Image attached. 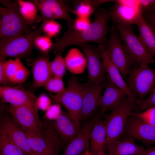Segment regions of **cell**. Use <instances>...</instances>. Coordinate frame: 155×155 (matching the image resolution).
<instances>
[{
  "label": "cell",
  "instance_id": "1",
  "mask_svg": "<svg viewBox=\"0 0 155 155\" xmlns=\"http://www.w3.org/2000/svg\"><path fill=\"white\" fill-rule=\"evenodd\" d=\"M95 18L89 27L81 32L68 27V30L61 37L56 38L51 48L56 54L68 46L83 43L93 42L105 46L106 36L111 30L108 26L109 20L108 9L100 8L95 12Z\"/></svg>",
  "mask_w": 155,
  "mask_h": 155
},
{
  "label": "cell",
  "instance_id": "2",
  "mask_svg": "<svg viewBox=\"0 0 155 155\" xmlns=\"http://www.w3.org/2000/svg\"><path fill=\"white\" fill-rule=\"evenodd\" d=\"M0 3L5 6H0V38L21 36L35 28L22 16L18 0Z\"/></svg>",
  "mask_w": 155,
  "mask_h": 155
},
{
  "label": "cell",
  "instance_id": "3",
  "mask_svg": "<svg viewBox=\"0 0 155 155\" xmlns=\"http://www.w3.org/2000/svg\"><path fill=\"white\" fill-rule=\"evenodd\" d=\"M88 83H82L73 76L68 80V85L63 92L49 94L52 101L63 106L80 129V121L83 97Z\"/></svg>",
  "mask_w": 155,
  "mask_h": 155
},
{
  "label": "cell",
  "instance_id": "4",
  "mask_svg": "<svg viewBox=\"0 0 155 155\" xmlns=\"http://www.w3.org/2000/svg\"><path fill=\"white\" fill-rule=\"evenodd\" d=\"M136 108V103L126 96L111 109L104 120L106 131L105 146L120 140L128 117Z\"/></svg>",
  "mask_w": 155,
  "mask_h": 155
},
{
  "label": "cell",
  "instance_id": "5",
  "mask_svg": "<svg viewBox=\"0 0 155 155\" xmlns=\"http://www.w3.org/2000/svg\"><path fill=\"white\" fill-rule=\"evenodd\" d=\"M41 121V133L34 134L24 130L32 148L38 154L59 155L64 144L54 128L52 121L46 117Z\"/></svg>",
  "mask_w": 155,
  "mask_h": 155
},
{
  "label": "cell",
  "instance_id": "6",
  "mask_svg": "<svg viewBox=\"0 0 155 155\" xmlns=\"http://www.w3.org/2000/svg\"><path fill=\"white\" fill-rule=\"evenodd\" d=\"M44 24L42 23L38 28L21 36L0 38V56L20 59L29 55L36 39L43 32Z\"/></svg>",
  "mask_w": 155,
  "mask_h": 155
},
{
  "label": "cell",
  "instance_id": "7",
  "mask_svg": "<svg viewBox=\"0 0 155 155\" xmlns=\"http://www.w3.org/2000/svg\"><path fill=\"white\" fill-rule=\"evenodd\" d=\"M124 42L125 49L131 58L139 66L155 64V60L149 54L139 36L134 33L131 26L113 23Z\"/></svg>",
  "mask_w": 155,
  "mask_h": 155
},
{
  "label": "cell",
  "instance_id": "8",
  "mask_svg": "<svg viewBox=\"0 0 155 155\" xmlns=\"http://www.w3.org/2000/svg\"><path fill=\"white\" fill-rule=\"evenodd\" d=\"M128 74V86L137 95L138 103L155 88V69L143 65L131 69Z\"/></svg>",
  "mask_w": 155,
  "mask_h": 155
},
{
  "label": "cell",
  "instance_id": "9",
  "mask_svg": "<svg viewBox=\"0 0 155 155\" xmlns=\"http://www.w3.org/2000/svg\"><path fill=\"white\" fill-rule=\"evenodd\" d=\"M110 30V35L105 45L106 52L122 76L125 77L131 66L135 64L127 52L116 28L112 27Z\"/></svg>",
  "mask_w": 155,
  "mask_h": 155
},
{
  "label": "cell",
  "instance_id": "10",
  "mask_svg": "<svg viewBox=\"0 0 155 155\" xmlns=\"http://www.w3.org/2000/svg\"><path fill=\"white\" fill-rule=\"evenodd\" d=\"M115 4L108 9L109 20L113 23L125 25L135 24L142 13L138 0H114Z\"/></svg>",
  "mask_w": 155,
  "mask_h": 155
},
{
  "label": "cell",
  "instance_id": "11",
  "mask_svg": "<svg viewBox=\"0 0 155 155\" xmlns=\"http://www.w3.org/2000/svg\"><path fill=\"white\" fill-rule=\"evenodd\" d=\"M5 109L25 131L36 134L41 133L42 123L38 111L28 106L10 105L5 106Z\"/></svg>",
  "mask_w": 155,
  "mask_h": 155
},
{
  "label": "cell",
  "instance_id": "12",
  "mask_svg": "<svg viewBox=\"0 0 155 155\" xmlns=\"http://www.w3.org/2000/svg\"><path fill=\"white\" fill-rule=\"evenodd\" d=\"M37 7L40 13L42 23L45 24L55 19L64 20L67 22L73 20L70 15L72 9L62 0H30Z\"/></svg>",
  "mask_w": 155,
  "mask_h": 155
},
{
  "label": "cell",
  "instance_id": "13",
  "mask_svg": "<svg viewBox=\"0 0 155 155\" xmlns=\"http://www.w3.org/2000/svg\"><path fill=\"white\" fill-rule=\"evenodd\" d=\"M77 45L81 49L86 59L88 83H104L106 73L98 47L88 43H81Z\"/></svg>",
  "mask_w": 155,
  "mask_h": 155
},
{
  "label": "cell",
  "instance_id": "14",
  "mask_svg": "<svg viewBox=\"0 0 155 155\" xmlns=\"http://www.w3.org/2000/svg\"><path fill=\"white\" fill-rule=\"evenodd\" d=\"M1 112L0 116V130L9 140L29 155H38L32 148L24 130L13 120L11 115Z\"/></svg>",
  "mask_w": 155,
  "mask_h": 155
},
{
  "label": "cell",
  "instance_id": "15",
  "mask_svg": "<svg viewBox=\"0 0 155 155\" xmlns=\"http://www.w3.org/2000/svg\"><path fill=\"white\" fill-rule=\"evenodd\" d=\"M124 134L147 145L155 144V126L144 122L133 113L127 120Z\"/></svg>",
  "mask_w": 155,
  "mask_h": 155
},
{
  "label": "cell",
  "instance_id": "16",
  "mask_svg": "<svg viewBox=\"0 0 155 155\" xmlns=\"http://www.w3.org/2000/svg\"><path fill=\"white\" fill-rule=\"evenodd\" d=\"M0 97L3 102L13 106H28L38 111V98L22 88L1 86Z\"/></svg>",
  "mask_w": 155,
  "mask_h": 155
},
{
  "label": "cell",
  "instance_id": "17",
  "mask_svg": "<svg viewBox=\"0 0 155 155\" xmlns=\"http://www.w3.org/2000/svg\"><path fill=\"white\" fill-rule=\"evenodd\" d=\"M52 124L64 144L67 145L78 135L81 129L69 113L63 110Z\"/></svg>",
  "mask_w": 155,
  "mask_h": 155
},
{
  "label": "cell",
  "instance_id": "18",
  "mask_svg": "<svg viewBox=\"0 0 155 155\" xmlns=\"http://www.w3.org/2000/svg\"><path fill=\"white\" fill-rule=\"evenodd\" d=\"M98 47L104 65L107 76L114 84L123 90L126 93L127 96L137 104L138 102L137 99L124 81L119 69L109 57L106 52L105 46L98 45Z\"/></svg>",
  "mask_w": 155,
  "mask_h": 155
},
{
  "label": "cell",
  "instance_id": "19",
  "mask_svg": "<svg viewBox=\"0 0 155 155\" xmlns=\"http://www.w3.org/2000/svg\"><path fill=\"white\" fill-rule=\"evenodd\" d=\"M98 118L94 117L84 124L78 135L67 145L62 155H80L88 149L90 133Z\"/></svg>",
  "mask_w": 155,
  "mask_h": 155
},
{
  "label": "cell",
  "instance_id": "20",
  "mask_svg": "<svg viewBox=\"0 0 155 155\" xmlns=\"http://www.w3.org/2000/svg\"><path fill=\"white\" fill-rule=\"evenodd\" d=\"M83 97L81 120L88 118L99 106L104 83H88Z\"/></svg>",
  "mask_w": 155,
  "mask_h": 155
},
{
  "label": "cell",
  "instance_id": "21",
  "mask_svg": "<svg viewBox=\"0 0 155 155\" xmlns=\"http://www.w3.org/2000/svg\"><path fill=\"white\" fill-rule=\"evenodd\" d=\"M45 54L36 58L32 63L33 86L34 89L44 86L53 76L51 68V62Z\"/></svg>",
  "mask_w": 155,
  "mask_h": 155
},
{
  "label": "cell",
  "instance_id": "22",
  "mask_svg": "<svg viewBox=\"0 0 155 155\" xmlns=\"http://www.w3.org/2000/svg\"><path fill=\"white\" fill-rule=\"evenodd\" d=\"M107 81L104 83L105 90L102 95L99 106L102 114L111 109L122 99L127 96L126 93L114 84L107 76Z\"/></svg>",
  "mask_w": 155,
  "mask_h": 155
},
{
  "label": "cell",
  "instance_id": "23",
  "mask_svg": "<svg viewBox=\"0 0 155 155\" xmlns=\"http://www.w3.org/2000/svg\"><path fill=\"white\" fill-rule=\"evenodd\" d=\"M105 149L107 155H141L145 149L136 144L134 139L126 137L105 146Z\"/></svg>",
  "mask_w": 155,
  "mask_h": 155
},
{
  "label": "cell",
  "instance_id": "24",
  "mask_svg": "<svg viewBox=\"0 0 155 155\" xmlns=\"http://www.w3.org/2000/svg\"><path fill=\"white\" fill-rule=\"evenodd\" d=\"M106 138L105 121L98 118L95 122L90 135V151L93 155H97L105 149Z\"/></svg>",
  "mask_w": 155,
  "mask_h": 155
},
{
  "label": "cell",
  "instance_id": "25",
  "mask_svg": "<svg viewBox=\"0 0 155 155\" xmlns=\"http://www.w3.org/2000/svg\"><path fill=\"white\" fill-rule=\"evenodd\" d=\"M138 28L139 37L149 54L153 57L155 55V31L143 17L142 13L136 24Z\"/></svg>",
  "mask_w": 155,
  "mask_h": 155
},
{
  "label": "cell",
  "instance_id": "26",
  "mask_svg": "<svg viewBox=\"0 0 155 155\" xmlns=\"http://www.w3.org/2000/svg\"><path fill=\"white\" fill-rule=\"evenodd\" d=\"M67 69L74 74L83 73L87 67L86 57L76 48L71 49L64 58Z\"/></svg>",
  "mask_w": 155,
  "mask_h": 155
},
{
  "label": "cell",
  "instance_id": "27",
  "mask_svg": "<svg viewBox=\"0 0 155 155\" xmlns=\"http://www.w3.org/2000/svg\"><path fill=\"white\" fill-rule=\"evenodd\" d=\"M113 1L110 0H73L72 2L75 8L73 9V13L77 18H89L93 13L100 8V5Z\"/></svg>",
  "mask_w": 155,
  "mask_h": 155
},
{
  "label": "cell",
  "instance_id": "28",
  "mask_svg": "<svg viewBox=\"0 0 155 155\" xmlns=\"http://www.w3.org/2000/svg\"><path fill=\"white\" fill-rule=\"evenodd\" d=\"M20 13L24 19L35 28L40 19L37 15L38 9L35 5L29 0H18Z\"/></svg>",
  "mask_w": 155,
  "mask_h": 155
},
{
  "label": "cell",
  "instance_id": "29",
  "mask_svg": "<svg viewBox=\"0 0 155 155\" xmlns=\"http://www.w3.org/2000/svg\"><path fill=\"white\" fill-rule=\"evenodd\" d=\"M0 155H29L12 142L0 130Z\"/></svg>",
  "mask_w": 155,
  "mask_h": 155
},
{
  "label": "cell",
  "instance_id": "30",
  "mask_svg": "<svg viewBox=\"0 0 155 155\" xmlns=\"http://www.w3.org/2000/svg\"><path fill=\"white\" fill-rule=\"evenodd\" d=\"M65 49L58 52L53 61L51 63V68L53 76L62 78L67 69L64 58L62 53Z\"/></svg>",
  "mask_w": 155,
  "mask_h": 155
},
{
  "label": "cell",
  "instance_id": "31",
  "mask_svg": "<svg viewBox=\"0 0 155 155\" xmlns=\"http://www.w3.org/2000/svg\"><path fill=\"white\" fill-rule=\"evenodd\" d=\"M49 91L57 94L63 92L66 88L62 78L53 76L44 86Z\"/></svg>",
  "mask_w": 155,
  "mask_h": 155
},
{
  "label": "cell",
  "instance_id": "32",
  "mask_svg": "<svg viewBox=\"0 0 155 155\" xmlns=\"http://www.w3.org/2000/svg\"><path fill=\"white\" fill-rule=\"evenodd\" d=\"M20 60L18 58L14 60L9 59L6 60L4 63V69L6 75L8 80L13 84L14 77L18 69Z\"/></svg>",
  "mask_w": 155,
  "mask_h": 155
},
{
  "label": "cell",
  "instance_id": "33",
  "mask_svg": "<svg viewBox=\"0 0 155 155\" xmlns=\"http://www.w3.org/2000/svg\"><path fill=\"white\" fill-rule=\"evenodd\" d=\"M53 44L51 38L46 35L38 36L34 42V44L44 54L51 50Z\"/></svg>",
  "mask_w": 155,
  "mask_h": 155
},
{
  "label": "cell",
  "instance_id": "34",
  "mask_svg": "<svg viewBox=\"0 0 155 155\" xmlns=\"http://www.w3.org/2000/svg\"><path fill=\"white\" fill-rule=\"evenodd\" d=\"M68 27L79 32L84 31L87 29L91 23L89 18H77L70 22H67Z\"/></svg>",
  "mask_w": 155,
  "mask_h": 155
},
{
  "label": "cell",
  "instance_id": "35",
  "mask_svg": "<svg viewBox=\"0 0 155 155\" xmlns=\"http://www.w3.org/2000/svg\"><path fill=\"white\" fill-rule=\"evenodd\" d=\"M30 72L20 60L18 69L13 80L14 84H21L25 82L28 78Z\"/></svg>",
  "mask_w": 155,
  "mask_h": 155
},
{
  "label": "cell",
  "instance_id": "36",
  "mask_svg": "<svg viewBox=\"0 0 155 155\" xmlns=\"http://www.w3.org/2000/svg\"><path fill=\"white\" fill-rule=\"evenodd\" d=\"M61 26L54 20L49 21L44 24L43 26V32L51 38L56 36L59 33Z\"/></svg>",
  "mask_w": 155,
  "mask_h": 155
},
{
  "label": "cell",
  "instance_id": "37",
  "mask_svg": "<svg viewBox=\"0 0 155 155\" xmlns=\"http://www.w3.org/2000/svg\"><path fill=\"white\" fill-rule=\"evenodd\" d=\"M134 114L144 122L155 126V107L149 108L142 113Z\"/></svg>",
  "mask_w": 155,
  "mask_h": 155
},
{
  "label": "cell",
  "instance_id": "38",
  "mask_svg": "<svg viewBox=\"0 0 155 155\" xmlns=\"http://www.w3.org/2000/svg\"><path fill=\"white\" fill-rule=\"evenodd\" d=\"M142 13L145 19L155 31V5L142 11Z\"/></svg>",
  "mask_w": 155,
  "mask_h": 155
},
{
  "label": "cell",
  "instance_id": "39",
  "mask_svg": "<svg viewBox=\"0 0 155 155\" xmlns=\"http://www.w3.org/2000/svg\"><path fill=\"white\" fill-rule=\"evenodd\" d=\"M152 107H155V88L147 98L139 102L137 105V108L143 110Z\"/></svg>",
  "mask_w": 155,
  "mask_h": 155
},
{
  "label": "cell",
  "instance_id": "40",
  "mask_svg": "<svg viewBox=\"0 0 155 155\" xmlns=\"http://www.w3.org/2000/svg\"><path fill=\"white\" fill-rule=\"evenodd\" d=\"M6 58L0 56V84L1 86H12L13 84L8 80L4 70V64Z\"/></svg>",
  "mask_w": 155,
  "mask_h": 155
},
{
  "label": "cell",
  "instance_id": "41",
  "mask_svg": "<svg viewBox=\"0 0 155 155\" xmlns=\"http://www.w3.org/2000/svg\"><path fill=\"white\" fill-rule=\"evenodd\" d=\"M51 100L48 96L42 94L37 98V104L38 108L47 111L51 106Z\"/></svg>",
  "mask_w": 155,
  "mask_h": 155
},
{
  "label": "cell",
  "instance_id": "42",
  "mask_svg": "<svg viewBox=\"0 0 155 155\" xmlns=\"http://www.w3.org/2000/svg\"><path fill=\"white\" fill-rule=\"evenodd\" d=\"M60 105L58 104L51 105L47 110L46 117L50 120L51 119L55 120L61 112L62 109Z\"/></svg>",
  "mask_w": 155,
  "mask_h": 155
},
{
  "label": "cell",
  "instance_id": "43",
  "mask_svg": "<svg viewBox=\"0 0 155 155\" xmlns=\"http://www.w3.org/2000/svg\"><path fill=\"white\" fill-rule=\"evenodd\" d=\"M141 11L155 5V0H139Z\"/></svg>",
  "mask_w": 155,
  "mask_h": 155
},
{
  "label": "cell",
  "instance_id": "44",
  "mask_svg": "<svg viewBox=\"0 0 155 155\" xmlns=\"http://www.w3.org/2000/svg\"><path fill=\"white\" fill-rule=\"evenodd\" d=\"M141 155H155V146L145 149Z\"/></svg>",
  "mask_w": 155,
  "mask_h": 155
},
{
  "label": "cell",
  "instance_id": "45",
  "mask_svg": "<svg viewBox=\"0 0 155 155\" xmlns=\"http://www.w3.org/2000/svg\"><path fill=\"white\" fill-rule=\"evenodd\" d=\"M97 155H107L105 152V149L100 152Z\"/></svg>",
  "mask_w": 155,
  "mask_h": 155
},
{
  "label": "cell",
  "instance_id": "46",
  "mask_svg": "<svg viewBox=\"0 0 155 155\" xmlns=\"http://www.w3.org/2000/svg\"><path fill=\"white\" fill-rule=\"evenodd\" d=\"M83 155H93V154L91 151L88 149L84 152Z\"/></svg>",
  "mask_w": 155,
  "mask_h": 155
},
{
  "label": "cell",
  "instance_id": "47",
  "mask_svg": "<svg viewBox=\"0 0 155 155\" xmlns=\"http://www.w3.org/2000/svg\"><path fill=\"white\" fill-rule=\"evenodd\" d=\"M38 155H48L45 154H39Z\"/></svg>",
  "mask_w": 155,
  "mask_h": 155
}]
</instances>
